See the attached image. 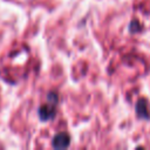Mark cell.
Segmentation results:
<instances>
[{
  "mask_svg": "<svg viewBox=\"0 0 150 150\" xmlns=\"http://www.w3.org/2000/svg\"><path fill=\"white\" fill-rule=\"evenodd\" d=\"M67 144H68V137H67V136L59 135V136L55 137V139H54V146H56V148L67 146Z\"/></svg>",
  "mask_w": 150,
  "mask_h": 150,
  "instance_id": "1",
  "label": "cell"
},
{
  "mask_svg": "<svg viewBox=\"0 0 150 150\" xmlns=\"http://www.w3.org/2000/svg\"><path fill=\"white\" fill-rule=\"evenodd\" d=\"M41 111H43V112H41V116L43 117V116H45V111H46V108H45V107H42V108H41ZM47 112L49 114V117H50V116H52V109H48V111H47Z\"/></svg>",
  "mask_w": 150,
  "mask_h": 150,
  "instance_id": "2",
  "label": "cell"
}]
</instances>
